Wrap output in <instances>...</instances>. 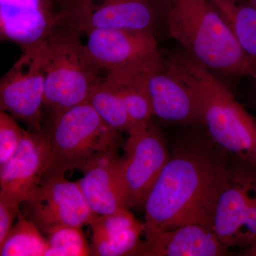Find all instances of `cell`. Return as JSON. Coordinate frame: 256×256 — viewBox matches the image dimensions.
I'll list each match as a JSON object with an SVG mask.
<instances>
[{
  "label": "cell",
  "instance_id": "1",
  "mask_svg": "<svg viewBox=\"0 0 256 256\" xmlns=\"http://www.w3.org/2000/svg\"><path fill=\"white\" fill-rule=\"evenodd\" d=\"M230 171L220 152L208 148H185L170 156L144 202L146 236L188 224L213 230Z\"/></svg>",
  "mask_w": 256,
  "mask_h": 256
},
{
  "label": "cell",
  "instance_id": "2",
  "mask_svg": "<svg viewBox=\"0 0 256 256\" xmlns=\"http://www.w3.org/2000/svg\"><path fill=\"white\" fill-rule=\"evenodd\" d=\"M165 66L193 92L202 124L222 150L256 168V121L214 72L184 52Z\"/></svg>",
  "mask_w": 256,
  "mask_h": 256
},
{
  "label": "cell",
  "instance_id": "3",
  "mask_svg": "<svg viewBox=\"0 0 256 256\" xmlns=\"http://www.w3.org/2000/svg\"><path fill=\"white\" fill-rule=\"evenodd\" d=\"M163 22L185 52L212 72L255 75L256 58L242 50L208 0H166Z\"/></svg>",
  "mask_w": 256,
  "mask_h": 256
},
{
  "label": "cell",
  "instance_id": "4",
  "mask_svg": "<svg viewBox=\"0 0 256 256\" xmlns=\"http://www.w3.org/2000/svg\"><path fill=\"white\" fill-rule=\"evenodd\" d=\"M80 32L62 24L42 46L45 70L44 109L52 121L87 100L102 82V69L88 53Z\"/></svg>",
  "mask_w": 256,
  "mask_h": 256
},
{
  "label": "cell",
  "instance_id": "5",
  "mask_svg": "<svg viewBox=\"0 0 256 256\" xmlns=\"http://www.w3.org/2000/svg\"><path fill=\"white\" fill-rule=\"evenodd\" d=\"M50 152L42 178L70 170L84 172L101 152L118 146V131L109 127L86 101L52 121Z\"/></svg>",
  "mask_w": 256,
  "mask_h": 256
},
{
  "label": "cell",
  "instance_id": "6",
  "mask_svg": "<svg viewBox=\"0 0 256 256\" xmlns=\"http://www.w3.org/2000/svg\"><path fill=\"white\" fill-rule=\"evenodd\" d=\"M166 0H62L64 24L85 34L92 30L154 32L164 21Z\"/></svg>",
  "mask_w": 256,
  "mask_h": 256
},
{
  "label": "cell",
  "instance_id": "7",
  "mask_svg": "<svg viewBox=\"0 0 256 256\" xmlns=\"http://www.w3.org/2000/svg\"><path fill=\"white\" fill-rule=\"evenodd\" d=\"M213 230L227 248L256 245V168L242 162L232 166L230 178L220 194Z\"/></svg>",
  "mask_w": 256,
  "mask_h": 256
},
{
  "label": "cell",
  "instance_id": "8",
  "mask_svg": "<svg viewBox=\"0 0 256 256\" xmlns=\"http://www.w3.org/2000/svg\"><path fill=\"white\" fill-rule=\"evenodd\" d=\"M85 34L88 53L106 74L140 73L162 60L154 32L92 30Z\"/></svg>",
  "mask_w": 256,
  "mask_h": 256
},
{
  "label": "cell",
  "instance_id": "9",
  "mask_svg": "<svg viewBox=\"0 0 256 256\" xmlns=\"http://www.w3.org/2000/svg\"><path fill=\"white\" fill-rule=\"evenodd\" d=\"M22 204L26 218L46 234L60 226L89 225L96 216L86 201L78 182L68 181L64 174L42 178Z\"/></svg>",
  "mask_w": 256,
  "mask_h": 256
},
{
  "label": "cell",
  "instance_id": "10",
  "mask_svg": "<svg viewBox=\"0 0 256 256\" xmlns=\"http://www.w3.org/2000/svg\"><path fill=\"white\" fill-rule=\"evenodd\" d=\"M45 70L42 46L23 52L0 82V107L34 130L42 129Z\"/></svg>",
  "mask_w": 256,
  "mask_h": 256
},
{
  "label": "cell",
  "instance_id": "11",
  "mask_svg": "<svg viewBox=\"0 0 256 256\" xmlns=\"http://www.w3.org/2000/svg\"><path fill=\"white\" fill-rule=\"evenodd\" d=\"M128 134L126 156L121 158L128 207H144L150 190L170 156L162 132L150 121Z\"/></svg>",
  "mask_w": 256,
  "mask_h": 256
},
{
  "label": "cell",
  "instance_id": "12",
  "mask_svg": "<svg viewBox=\"0 0 256 256\" xmlns=\"http://www.w3.org/2000/svg\"><path fill=\"white\" fill-rule=\"evenodd\" d=\"M64 18L62 0H0V36L28 52L41 47Z\"/></svg>",
  "mask_w": 256,
  "mask_h": 256
},
{
  "label": "cell",
  "instance_id": "13",
  "mask_svg": "<svg viewBox=\"0 0 256 256\" xmlns=\"http://www.w3.org/2000/svg\"><path fill=\"white\" fill-rule=\"evenodd\" d=\"M50 152V129L24 130L18 149L0 166V200L20 207L41 182Z\"/></svg>",
  "mask_w": 256,
  "mask_h": 256
},
{
  "label": "cell",
  "instance_id": "14",
  "mask_svg": "<svg viewBox=\"0 0 256 256\" xmlns=\"http://www.w3.org/2000/svg\"><path fill=\"white\" fill-rule=\"evenodd\" d=\"M118 146L101 152L90 161L78 181L88 204L96 216L128 208Z\"/></svg>",
  "mask_w": 256,
  "mask_h": 256
},
{
  "label": "cell",
  "instance_id": "15",
  "mask_svg": "<svg viewBox=\"0 0 256 256\" xmlns=\"http://www.w3.org/2000/svg\"><path fill=\"white\" fill-rule=\"evenodd\" d=\"M146 88L153 114L168 122L202 124L200 106L193 92L172 73L164 60L146 73Z\"/></svg>",
  "mask_w": 256,
  "mask_h": 256
},
{
  "label": "cell",
  "instance_id": "16",
  "mask_svg": "<svg viewBox=\"0 0 256 256\" xmlns=\"http://www.w3.org/2000/svg\"><path fill=\"white\" fill-rule=\"evenodd\" d=\"M227 249L212 229L188 224L146 237L132 256H220Z\"/></svg>",
  "mask_w": 256,
  "mask_h": 256
},
{
  "label": "cell",
  "instance_id": "17",
  "mask_svg": "<svg viewBox=\"0 0 256 256\" xmlns=\"http://www.w3.org/2000/svg\"><path fill=\"white\" fill-rule=\"evenodd\" d=\"M148 70L140 73L106 74V80L117 90L124 102L132 124V130L148 124L153 114L150 98L146 88Z\"/></svg>",
  "mask_w": 256,
  "mask_h": 256
},
{
  "label": "cell",
  "instance_id": "18",
  "mask_svg": "<svg viewBox=\"0 0 256 256\" xmlns=\"http://www.w3.org/2000/svg\"><path fill=\"white\" fill-rule=\"evenodd\" d=\"M242 50L256 58V8L248 0H208Z\"/></svg>",
  "mask_w": 256,
  "mask_h": 256
},
{
  "label": "cell",
  "instance_id": "19",
  "mask_svg": "<svg viewBox=\"0 0 256 256\" xmlns=\"http://www.w3.org/2000/svg\"><path fill=\"white\" fill-rule=\"evenodd\" d=\"M86 101L109 127L118 132L132 130V124L124 102L106 76L92 89Z\"/></svg>",
  "mask_w": 256,
  "mask_h": 256
},
{
  "label": "cell",
  "instance_id": "20",
  "mask_svg": "<svg viewBox=\"0 0 256 256\" xmlns=\"http://www.w3.org/2000/svg\"><path fill=\"white\" fill-rule=\"evenodd\" d=\"M48 242L41 230L24 216H18L8 236L0 244L1 256H45Z\"/></svg>",
  "mask_w": 256,
  "mask_h": 256
},
{
  "label": "cell",
  "instance_id": "21",
  "mask_svg": "<svg viewBox=\"0 0 256 256\" xmlns=\"http://www.w3.org/2000/svg\"><path fill=\"white\" fill-rule=\"evenodd\" d=\"M47 235V248L45 256H90L82 227L60 226L52 229Z\"/></svg>",
  "mask_w": 256,
  "mask_h": 256
},
{
  "label": "cell",
  "instance_id": "22",
  "mask_svg": "<svg viewBox=\"0 0 256 256\" xmlns=\"http://www.w3.org/2000/svg\"><path fill=\"white\" fill-rule=\"evenodd\" d=\"M144 234V224L139 222L134 226L109 237L92 240L90 255L97 256H132Z\"/></svg>",
  "mask_w": 256,
  "mask_h": 256
},
{
  "label": "cell",
  "instance_id": "23",
  "mask_svg": "<svg viewBox=\"0 0 256 256\" xmlns=\"http://www.w3.org/2000/svg\"><path fill=\"white\" fill-rule=\"evenodd\" d=\"M128 208L110 214L96 216L90 222L92 240L109 238L139 223Z\"/></svg>",
  "mask_w": 256,
  "mask_h": 256
},
{
  "label": "cell",
  "instance_id": "24",
  "mask_svg": "<svg viewBox=\"0 0 256 256\" xmlns=\"http://www.w3.org/2000/svg\"><path fill=\"white\" fill-rule=\"evenodd\" d=\"M15 120L8 112L0 111V166L12 156L23 139L24 130Z\"/></svg>",
  "mask_w": 256,
  "mask_h": 256
},
{
  "label": "cell",
  "instance_id": "25",
  "mask_svg": "<svg viewBox=\"0 0 256 256\" xmlns=\"http://www.w3.org/2000/svg\"><path fill=\"white\" fill-rule=\"evenodd\" d=\"M20 206L0 200V244L4 239L13 226L14 220L20 215Z\"/></svg>",
  "mask_w": 256,
  "mask_h": 256
},
{
  "label": "cell",
  "instance_id": "26",
  "mask_svg": "<svg viewBox=\"0 0 256 256\" xmlns=\"http://www.w3.org/2000/svg\"><path fill=\"white\" fill-rule=\"evenodd\" d=\"M242 254L244 256H256V245L244 249Z\"/></svg>",
  "mask_w": 256,
  "mask_h": 256
},
{
  "label": "cell",
  "instance_id": "27",
  "mask_svg": "<svg viewBox=\"0 0 256 256\" xmlns=\"http://www.w3.org/2000/svg\"><path fill=\"white\" fill-rule=\"evenodd\" d=\"M252 4H254L256 8V0H248Z\"/></svg>",
  "mask_w": 256,
  "mask_h": 256
},
{
  "label": "cell",
  "instance_id": "28",
  "mask_svg": "<svg viewBox=\"0 0 256 256\" xmlns=\"http://www.w3.org/2000/svg\"><path fill=\"white\" fill-rule=\"evenodd\" d=\"M254 76H255V78H256V73L255 74V75H254Z\"/></svg>",
  "mask_w": 256,
  "mask_h": 256
}]
</instances>
